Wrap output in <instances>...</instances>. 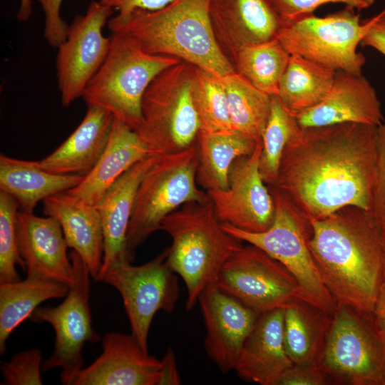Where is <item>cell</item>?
<instances>
[{
  "label": "cell",
  "mask_w": 385,
  "mask_h": 385,
  "mask_svg": "<svg viewBox=\"0 0 385 385\" xmlns=\"http://www.w3.org/2000/svg\"><path fill=\"white\" fill-rule=\"evenodd\" d=\"M376 130L356 123L300 127L283 151L273 185L307 220L347 206L370 214Z\"/></svg>",
  "instance_id": "obj_1"
},
{
  "label": "cell",
  "mask_w": 385,
  "mask_h": 385,
  "mask_svg": "<svg viewBox=\"0 0 385 385\" xmlns=\"http://www.w3.org/2000/svg\"><path fill=\"white\" fill-rule=\"evenodd\" d=\"M308 221L309 250L337 304L374 312L385 264V245L371 215L347 206Z\"/></svg>",
  "instance_id": "obj_2"
},
{
  "label": "cell",
  "mask_w": 385,
  "mask_h": 385,
  "mask_svg": "<svg viewBox=\"0 0 385 385\" xmlns=\"http://www.w3.org/2000/svg\"><path fill=\"white\" fill-rule=\"evenodd\" d=\"M210 0H173L157 10L112 16V33L133 39L145 52L175 57L216 76L235 70L221 51L209 16Z\"/></svg>",
  "instance_id": "obj_3"
},
{
  "label": "cell",
  "mask_w": 385,
  "mask_h": 385,
  "mask_svg": "<svg viewBox=\"0 0 385 385\" xmlns=\"http://www.w3.org/2000/svg\"><path fill=\"white\" fill-rule=\"evenodd\" d=\"M160 230L172 239L167 262L183 279L185 307L191 310L202 293L217 286L222 267L242 241L222 228L210 199L183 204L163 220Z\"/></svg>",
  "instance_id": "obj_4"
},
{
  "label": "cell",
  "mask_w": 385,
  "mask_h": 385,
  "mask_svg": "<svg viewBox=\"0 0 385 385\" xmlns=\"http://www.w3.org/2000/svg\"><path fill=\"white\" fill-rule=\"evenodd\" d=\"M181 61L148 53L129 36L112 33L109 52L82 98L87 105L108 110L135 131L142 122V100L147 88L161 71Z\"/></svg>",
  "instance_id": "obj_5"
},
{
  "label": "cell",
  "mask_w": 385,
  "mask_h": 385,
  "mask_svg": "<svg viewBox=\"0 0 385 385\" xmlns=\"http://www.w3.org/2000/svg\"><path fill=\"white\" fill-rule=\"evenodd\" d=\"M195 68L181 61L161 71L147 88L135 132L148 155L177 153L195 143L200 128L193 99Z\"/></svg>",
  "instance_id": "obj_6"
},
{
  "label": "cell",
  "mask_w": 385,
  "mask_h": 385,
  "mask_svg": "<svg viewBox=\"0 0 385 385\" xmlns=\"http://www.w3.org/2000/svg\"><path fill=\"white\" fill-rule=\"evenodd\" d=\"M317 364L329 384L385 385V339L376 314L337 304Z\"/></svg>",
  "instance_id": "obj_7"
},
{
  "label": "cell",
  "mask_w": 385,
  "mask_h": 385,
  "mask_svg": "<svg viewBox=\"0 0 385 385\" xmlns=\"http://www.w3.org/2000/svg\"><path fill=\"white\" fill-rule=\"evenodd\" d=\"M267 186L274 202V217L267 230L250 232L227 223H221L222 228L282 263L297 282L299 298L333 315L337 304L326 287L309 250V221L275 186Z\"/></svg>",
  "instance_id": "obj_8"
},
{
  "label": "cell",
  "mask_w": 385,
  "mask_h": 385,
  "mask_svg": "<svg viewBox=\"0 0 385 385\" xmlns=\"http://www.w3.org/2000/svg\"><path fill=\"white\" fill-rule=\"evenodd\" d=\"M195 143L177 153L155 156L143 175L134 201L127 232V246L133 250L154 232L163 220L188 202H207V191L197 187Z\"/></svg>",
  "instance_id": "obj_9"
},
{
  "label": "cell",
  "mask_w": 385,
  "mask_h": 385,
  "mask_svg": "<svg viewBox=\"0 0 385 385\" xmlns=\"http://www.w3.org/2000/svg\"><path fill=\"white\" fill-rule=\"evenodd\" d=\"M366 25L346 6L324 17L314 14L284 22L277 36L289 54H297L335 71L361 73L364 56L357 51Z\"/></svg>",
  "instance_id": "obj_10"
},
{
  "label": "cell",
  "mask_w": 385,
  "mask_h": 385,
  "mask_svg": "<svg viewBox=\"0 0 385 385\" xmlns=\"http://www.w3.org/2000/svg\"><path fill=\"white\" fill-rule=\"evenodd\" d=\"M74 282L69 287L64 300L58 306L37 307L29 319L47 322L55 332L54 349L43 361L41 369L47 371L61 368L60 380L63 384L72 385L84 368L83 348L86 342L101 340L92 325L89 304L90 272L80 255L74 250L70 253Z\"/></svg>",
  "instance_id": "obj_11"
},
{
  "label": "cell",
  "mask_w": 385,
  "mask_h": 385,
  "mask_svg": "<svg viewBox=\"0 0 385 385\" xmlns=\"http://www.w3.org/2000/svg\"><path fill=\"white\" fill-rule=\"evenodd\" d=\"M168 247L150 261L135 266L131 262L110 265L96 279L113 287L120 294L131 334L148 351V337L159 310L172 312L179 297L177 274L170 268Z\"/></svg>",
  "instance_id": "obj_12"
},
{
  "label": "cell",
  "mask_w": 385,
  "mask_h": 385,
  "mask_svg": "<svg viewBox=\"0 0 385 385\" xmlns=\"http://www.w3.org/2000/svg\"><path fill=\"white\" fill-rule=\"evenodd\" d=\"M217 286L262 314L284 309L299 298L292 273L257 247L243 246L225 263Z\"/></svg>",
  "instance_id": "obj_13"
},
{
  "label": "cell",
  "mask_w": 385,
  "mask_h": 385,
  "mask_svg": "<svg viewBox=\"0 0 385 385\" xmlns=\"http://www.w3.org/2000/svg\"><path fill=\"white\" fill-rule=\"evenodd\" d=\"M113 11L99 1L91 2L86 13L76 16L68 26L66 38L58 46L56 74L64 106L82 97L86 86L104 62L111 36H105L103 29Z\"/></svg>",
  "instance_id": "obj_14"
},
{
  "label": "cell",
  "mask_w": 385,
  "mask_h": 385,
  "mask_svg": "<svg viewBox=\"0 0 385 385\" xmlns=\"http://www.w3.org/2000/svg\"><path fill=\"white\" fill-rule=\"evenodd\" d=\"M261 151L260 143L252 153L234 161L227 189L207 191L221 223L250 232H262L272 225L274 202L260 172Z\"/></svg>",
  "instance_id": "obj_15"
},
{
  "label": "cell",
  "mask_w": 385,
  "mask_h": 385,
  "mask_svg": "<svg viewBox=\"0 0 385 385\" xmlns=\"http://www.w3.org/2000/svg\"><path fill=\"white\" fill-rule=\"evenodd\" d=\"M198 302L206 328L205 351L222 373H228L260 314L217 286L202 293Z\"/></svg>",
  "instance_id": "obj_16"
},
{
  "label": "cell",
  "mask_w": 385,
  "mask_h": 385,
  "mask_svg": "<svg viewBox=\"0 0 385 385\" xmlns=\"http://www.w3.org/2000/svg\"><path fill=\"white\" fill-rule=\"evenodd\" d=\"M209 16L215 40L232 66L241 49L276 38L284 24L270 0H210Z\"/></svg>",
  "instance_id": "obj_17"
},
{
  "label": "cell",
  "mask_w": 385,
  "mask_h": 385,
  "mask_svg": "<svg viewBox=\"0 0 385 385\" xmlns=\"http://www.w3.org/2000/svg\"><path fill=\"white\" fill-rule=\"evenodd\" d=\"M101 354L83 368L72 385H158L161 361L130 334L112 332L102 339Z\"/></svg>",
  "instance_id": "obj_18"
},
{
  "label": "cell",
  "mask_w": 385,
  "mask_h": 385,
  "mask_svg": "<svg viewBox=\"0 0 385 385\" xmlns=\"http://www.w3.org/2000/svg\"><path fill=\"white\" fill-rule=\"evenodd\" d=\"M17 245L26 276L38 277L68 287L74 282L68 247L59 222L53 217L19 210L16 217Z\"/></svg>",
  "instance_id": "obj_19"
},
{
  "label": "cell",
  "mask_w": 385,
  "mask_h": 385,
  "mask_svg": "<svg viewBox=\"0 0 385 385\" xmlns=\"http://www.w3.org/2000/svg\"><path fill=\"white\" fill-rule=\"evenodd\" d=\"M301 128L321 127L343 123L374 126L384 120L375 88L361 73L336 71L332 86L317 106L295 115Z\"/></svg>",
  "instance_id": "obj_20"
},
{
  "label": "cell",
  "mask_w": 385,
  "mask_h": 385,
  "mask_svg": "<svg viewBox=\"0 0 385 385\" xmlns=\"http://www.w3.org/2000/svg\"><path fill=\"white\" fill-rule=\"evenodd\" d=\"M292 365L284 344V309L260 314L234 370L245 380L277 385L282 374Z\"/></svg>",
  "instance_id": "obj_21"
},
{
  "label": "cell",
  "mask_w": 385,
  "mask_h": 385,
  "mask_svg": "<svg viewBox=\"0 0 385 385\" xmlns=\"http://www.w3.org/2000/svg\"><path fill=\"white\" fill-rule=\"evenodd\" d=\"M154 158L155 156L148 155L129 168L96 205L100 214L104 240L103 265L99 274L114 263L133 260V254L127 246L128 225L137 190Z\"/></svg>",
  "instance_id": "obj_22"
},
{
  "label": "cell",
  "mask_w": 385,
  "mask_h": 385,
  "mask_svg": "<svg viewBox=\"0 0 385 385\" xmlns=\"http://www.w3.org/2000/svg\"><path fill=\"white\" fill-rule=\"evenodd\" d=\"M113 121L108 110L87 105L79 125L52 153L37 161L38 166L50 173L86 176L106 149Z\"/></svg>",
  "instance_id": "obj_23"
},
{
  "label": "cell",
  "mask_w": 385,
  "mask_h": 385,
  "mask_svg": "<svg viewBox=\"0 0 385 385\" xmlns=\"http://www.w3.org/2000/svg\"><path fill=\"white\" fill-rule=\"evenodd\" d=\"M43 213L60 224L68 247L86 263L96 281L103 265L104 240L98 209L71 195L67 191L44 200Z\"/></svg>",
  "instance_id": "obj_24"
},
{
  "label": "cell",
  "mask_w": 385,
  "mask_h": 385,
  "mask_svg": "<svg viewBox=\"0 0 385 385\" xmlns=\"http://www.w3.org/2000/svg\"><path fill=\"white\" fill-rule=\"evenodd\" d=\"M148 155V150L137 133L114 118L108 144L98 163L78 185L67 192L96 206L125 171Z\"/></svg>",
  "instance_id": "obj_25"
},
{
  "label": "cell",
  "mask_w": 385,
  "mask_h": 385,
  "mask_svg": "<svg viewBox=\"0 0 385 385\" xmlns=\"http://www.w3.org/2000/svg\"><path fill=\"white\" fill-rule=\"evenodd\" d=\"M84 177L50 173L41 169L37 161L0 155V190L13 197L21 211L33 212L39 201L68 191Z\"/></svg>",
  "instance_id": "obj_26"
},
{
  "label": "cell",
  "mask_w": 385,
  "mask_h": 385,
  "mask_svg": "<svg viewBox=\"0 0 385 385\" xmlns=\"http://www.w3.org/2000/svg\"><path fill=\"white\" fill-rule=\"evenodd\" d=\"M259 143L232 129L215 132L200 130L195 140L197 184L206 191L227 189L234 161L252 153Z\"/></svg>",
  "instance_id": "obj_27"
},
{
  "label": "cell",
  "mask_w": 385,
  "mask_h": 385,
  "mask_svg": "<svg viewBox=\"0 0 385 385\" xmlns=\"http://www.w3.org/2000/svg\"><path fill=\"white\" fill-rule=\"evenodd\" d=\"M332 314L297 298L284 308V344L296 365L317 363L329 332Z\"/></svg>",
  "instance_id": "obj_28"
},
{
  "label": "cell",
  "mask_w": 385,
  "mask_h": 385,
  "mask_svg": "<svg viewBox=\"0 0 385 385\" xmlns=\"http://www.w3.org/2000/svg\"><path fill=\"white\" fill-rule=\"evenodd\" d=\"M68 289L63 283L35 276L0 282V354L13 331L43 302L65 297Z\"/></svg>",
  "instance_id": "obj_29"
},
{
  "label": "cell",
  "mask_w": 385,
  "mask_h": 385,
  "mask_svg": "<svg viewBox=\"0 0 385 385\" xmlns=\"http://www.w3.org/2000/svg\"><path fill=\"white\" fill-rule=\"evenodd\" d=\"M336 71L297 54H290L277 96L291 113L319 103L329 91Z\"/></svg>",
  "instance_id": "obj_30"
},
{
  "label": "cell",
  "mask_w": 385,
  "mask_h": 385,
  "mask_svg": "<svg viewBox=\"0 0 385 385\" xmlns=\"http://www.w3.org/2000/svg\"><path fill=\"white\" fill-rule=\"evenodd\" d=\"M220 79L227 96L232 129L262 142L271 111L272 96L256 88L236 71Z\"/></svg>",
  "instance_id": "obj_31"
},
{
  "label": "cell",
  "mask_w": 385,
  "mask_h": 385,
  "mask_svg": "<svg viewBox=\"0 0 385 385\" xmlns=\"http://www.w3.org/2000/svg\"><path fill=\"white\" fill-rule=\"evenodd\" d=\"M289 56L276 38L241 49L233 66L253 86L272 96L277 93Z\"/></svg>",
  "instance_id": "obj_32"
},
{
  "label": "cell",
  "mask_w": 385,
  "mask_h": 385,
  "mask_svg": "<svg viewBox=\"0 0 385 385\" xmlns=\"http://www.w3.org/2000/svg\"><path fill=\"white\" fill-rule=\"evenodd\" d=\"M300 128L294 115L288 111L276 95L272 96L270 117L262 140L260 172L267 185L276 183L283 151Z\"/></svg>",
  "instance_id": "obj_33"
},
{
  "label": "cell",
  "mask_w": 385,
  "mask_h": 385,
  "mask_svg": "<svg viewBox=\"0 0 385 385\" xmlns=\"http://www.w3.org/2000/svg\"><path fill=\"white\" fill-rule=\"evenodd\" d=\"M193 99L200 130L215 132L232 129L227 96L220 77L196 67Z\"/></svg>",
  "instance_id": "obj_34"
},
{
  "label": "cell",
  "mask_w": 385,
  "mask_h": 385,
  "mask_svg": "<svg viewBox=\"0 0 385 385\" xmlns=\"http://www.w3.org/2000/svg\"><path fill=\"white\" fill-rule=\"evenodd\" d=\"M17 201L0 191V282L19 280L16 266L25 270L20 257L16 237Z\"/></svg>",
  "instance_id": "obj_35"
},
{
  "label": "cell",
  "mask_w": 385,
  "mask_h": 385,
  "mask_svg": "<svg viewBox=\"0 0 385 385\" xmlns=\"http://www.w3.org/2000/svg\"><path fill=\"white\" fill-rule=\"evenodd\" d=\"M43 363L41 350L34 348L14 355L1 364V372L6 385H41Z\"/></svg>",
  "instance_id": "obj_36"
},
{
  "label": "cell",
  "mask_w": 385,
  "mask_h": 385,
  "mask_svg": "<svg viewBox=\"0 0 385 385\" xmlns=\"http://www.w3.org/2000/svg\"><path fill=\"white\" fill-rule=\"evenodd\" d=\"M370 215L385 245V120L377 126L376 130V178Z\"/></svg>",
  "instance_id": "obj_37"
},
{
  "label": "cell",
  "mask_w": 385,
  "mask_h": 385,
  "mask_svg": "<svg viewBox=\"0 0 385 385\" xmlns=\"http://www.w3.org/2000/svg\"><path fill=\"white\" fill-rule=\"evenodd\" d=\"M270 1L284 22L312 14L318 7L326 4H344L346 6L360 11L368 9L374 3V0H270Z\"/></svg>",
  "instance_id": "obj_38"
},
{
  "label": "cell",
  "mask_w": 385,
  "mask_h": 385,
  "mask_svg": "<svg viewBox=\"0 0 385 385\" xmlns=\"http://www.w3.org/2000/svg\"><path fill=\"white\" fill-rule=\"evenodd\" d=\"M37 1L44 14V37L49 45L58 47L66 38L68 28L61 16L63 0Z\"/></svg>",
  "instance_id": "obj_39"
},
{
  "label": "cell",
  "mask_w": 385,
  "mask_h": 385,
  "mask_svg": "<svg viewBox=\"0 0 385 385\" xmlns=\"http://www.w3.org/2000/svg\"><path fill=\"white\" fill-rule=\"evenodd\" d=\"M329 384L324 372L317 363L309 365L293 364L279 378L277 385H325Z\"/></svg>",
  "instance_id": "obj_40"
},
{
  "label": "cell",
  "mask_w": 385,
  "mask_h": 385,
  "mask_svg": "<svg viewBox=\"0 0 385 385\" xmlns=\"http://www.w3.org/2000/svg\"><path fill=\"white\" fill-rule=\"evenodd\" d=\"M366 31L361 44L385 56V11L374 18L365 20Z\"/></svg>",
  "instance_id": "obj_41"
},
{
  "label": "cell",
  "mask_w": 385,
  "mask_h": 385,
  "mask_svg": "<svg viewBox=\"0 0 385 385\" xmlns=\"http://www.w3.org/2000/svg\"><path fill=\"white\" fill-rule=\"evenodd\" d=\"M103 4L118 11V14H127L135 9L157 10L173 0H98Z\"/></svg>",
  "instance_id": "obj_42"
},
{
  "label": "cell",
  "mask_w": 385,
  "mask_h": 385,
  "mask_svg": "<svg viewBox=\"0 0 385 385\" xmlns=\"http://www.w3.org/2000/svg\"><path fill=\"white\" fill-rule=\"evenodd\" d=\"M161 361V376L158 385H178L181 384L177 369L175 355L169 347Z\"/></svg>",
  "instance_id": "obj_43"
},
{
  "label": "cell",
  "mask_w": 385,
  "mask_h": 385,
  "mask_svg": "<svg viewBox=\"0 0 385 385\" xmlns=\"http://www.w3.org/2000/svg\"><path fill=\"white\" fill-rule=\"evenodd\" d=\"M33 11L31 0H21L20 6L17 13V18L20 21L29 20Z\"/></svg>",
  "instance_id": "obj_44"
},
{
  "label": "cell",
  "mask_w": 385,
  "mask_h": 385,
  "mask_svg": "<svg viewBox=\"0 0 385 385\" xmlns=\"http://www.w3.org/2000/svg\"><path fill=\"white\" fill-rule=\"evenodd\" d=\"M374 312L376 314L385 313V264L383 272L382 281L381 283L379 297Z\"/></svg>",
  "instance_id": "obj_45"
},
{
  "label": "cell",
  "mask_w": 385,
  "mask_h": 385,
  "mask_svg": "<svg viewBox=\"0 0 385 385\" xmlns=\"http://www.w3.org/2000/svg\"><path fill=\"white\" fill-rule=\"evenodd\" d=\"M376 316L379 327L385 339V313L376 314Z\"/></svg>",
  "instance_id": "obj_46"
}]
</instances>
